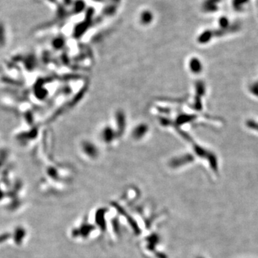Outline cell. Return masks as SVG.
<instances>
[{
    "mask_svg": "<svg viewBox=\"0 0 258 258\" xmlns=\"http://www.w3.org/2000/svg\"><path fill=\"white\" fill-rule=\"evenodd\" d=\"M152 15L150 12V11H144V12H142V14L141 15V21L142 22V24H149V22H151L152 20Z\"/></svg>",
    "mask_w": 258,
    "mask_h": 258,
    "instance_id": "6da1fadb",
    "label": "cell"
}]
</instances>
